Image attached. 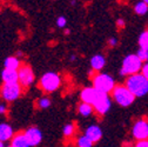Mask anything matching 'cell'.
<instances>
[{
  "label": "cell",
  "mask_w": 148,
  "mask_h": 147,
  "mask_svg": "<svg viewBox=\"0 0 148 147\" xmlns=\"http://www.w3.org/2000/svg\"><path fill=\"white\" fill-rule=\"evenodd\" d=\"M134 12L136 14H139V15H145L148 12V5L143 1V0H142V1H139L134 6Z\"/></svg>",
  "instance_id": "d6986e66"
},
{
  "label": "cell",
  "mask_w": 148,
  "mask_h": 147,
  "mask_svg": "<svg viewBox=\"0 0 148 147\" xmlns=\"http://www.w3.org/2000/svg\"><path fill=\"white\" fill-rule=\"evenodd\" d=\"M110 98L121 107H129L135 101L134 94L125 85H116L113 92L110 93Z\"/></svg>",
  "instance_id": "3957f363"
},
{
  "label": "cell",
  "mask_w": 148,
  "mask_h": 147,
  "mask_svg": "<svg viewBox=\"0 0 148 147\" xmlns=\"http://www.w3.org/2000/svg\"><path fill=\"white\" fill-rule=\"evenodd\" d=\"M85 135L93 144H95L102 138V131H101V128L98 125H90V126H88L86 128Z\"/></svg>",
  "instance_id": "7c38bea8"
},
{
  "label": "cell",
  "mask_w": 148,
  "mask_h": 147,
  "mask_svg": "<svg viewBox=\"0 0 148 147\" xmlns=\"http://www.w3.org/2000/svg\"><path fill=\"white\" fill-rule=\"evenodd\" d=\"M143 1H145V3H146V4L148 5V0H143Z\"/></svg>",
  "instance_id": "836d02e7"
},
{
  "label": "cell",
  "mask_w": 148,
  "mask_h": 147,
  "mask_svg": "<svg viewBox=\"0 0 148 147\" xmlns=\"http://www.w3.org/2000/svg\"><path fill=\"white\" fill-rule=\"evenodd\" d=\"M142 66L143 64L138 58L136 54H128L122 60V64L120 67V74L126 76V77L139 74V73H141Z\"/></svg>",
  "instance_id": "7a4b0ae2"
},
{
  "label": "cell",
  "mask_w": 148,
  "mask_h": 147,
  "mask_svg": "<svg viewBox=\"0 0 148 147\" xmlns=\"http://www.w3.org/2000/svg\"><path fill=\"white\" fill-rule=\"evenodd\" d=\"M106 65V58L102 54H95L90 59V67L92 72H100Z\"/></svg>",
  "instance_id": "5bb4252c"
},
{
  "label": "cell",
  "mask_w": 148,
  "mask_h": 147,
  "mask_svg": "<svg viewBox=\"0 0 148 147\" xmlns=\"http://www.w3.org/2000/svg\"><path fill=\"white\" fill-rule=\"evenodd\" d=\"M1 80L4 84H15L19 82V76H18V71H11L5 69L1 72Z\"/></svg>",
  "instance_id": "2e32d148"
},
{
  "label": "cell",
  "mask_w": 148,
  "mask_h": 147,
  "mask_svg": "<svg viewBox=\"0 0 148 147\" xmlns=\"http://www.w3.org/2000/svg\"><path fill=\"white\" fill-rule=\"evenodd\" d=\"M21 65L23 64L20 63L19 59H18V57H7L4 61V68L11 69V71H18Z\"/></svg>",
  "instance_id": "e0dca14e"
},
{
  "label": "cell",
  "mask_w": 148,
  "mask_h": 147,
  "mask_svg": "<svg viewBox=\"0 0 148 147\" xmlns=\"http://www.w3.org/2000/svg\"><path fill=\"white\" fill-rule=\"evenodd\" d=\"M92 84L93 87L103 93H112L113 89L115 88L116 84L113 77H110L107 73H97V74L92 78Z\"/></svg>",
  "instance_id": "277c9868"
},
{
  "label": "cell",
  "mask_w": 148,
  "mask_h": 147,
  "mask_svg": "<svg viewBox=\"0 0 148 147\" xmlns=\"http://www.w3.org/2000/svg\"><path fill=\"white\" fill-rule=\"evenodd\" d=\"M40 87L46 93H53L61 85V77L55 72H47L40 78Z\"/></svg>",
  "instance_id": "5b68a950"
},
{
  "label": "cell",
  "mask_w": 148,
  "mask_h": 147,
  "mask_svg": "<svg viewBox=\"0 0 148 147\" xmlns=\"http://www.w3.org/2000/svg\"><path fill=\"white\" fill-rule=\"evenodd\" d=\"M134 147H148V140H143V141H136Z\"/></svg>",
  "instance_id": "4316f807"
},
{
  "label": "cell",
  "mask_w": 148,
  "mask_h": 147,
  "mask_svg": "<svg viewBox=\"0 0 148 147\" xmlns=\"http://www.w3.org/2000/svg\"><path fill=\"white\" fill-rule=\"evenodd\" d=\"M77 145H78V147H92L94 144L92 142V141L84 134V135H80V137L78 138Z\"/></svg>",
  "instance_id": "44dd1931"
},
{
  "label": "cell",
  "mask_w": 148,
  "mask_h": 147,
  "mask_svg": "<svg viewBox=\"0 0 148 147\" xmlns=\"http://www.w3.org/2000/svg\"><path fill=\"white\" fill-rule=\"evenodd\" d=\"M125 24H126V23H125V20H123V19H118V20H116V26H118V27H120V28L125 27Z\"/></svg>",
  "instance_id": "f546056e"
},
{
  "label": "cell",
  "mask_w": 148,
  "mask_h": 147,
  "mask_svg": "<svg viewBox=\"0 0 148 147\" xmlns=\"http://www.w3.org/2000/svg\"><path fill=\"white\" fill-rule=\"evenodd\" d=\"M6 147H12V146H11V145H10V146H6Z\"/></svg>",
  "instance_id": "e575fe53"
},
{
  "label": "cell",
  "mask_w": 148,
  "mask_h": 147,
  "mask_svg": "<svg viewBox=\"0 0 148 147\" xmlns=\"http://www.w3.org/2000/svg\"><path fill=\"white\" fill-rule=\"evenodd\" d=\"M11 146L12 147H31L24 132H18L14 134L13 139L11 140Z\"/></svg>",
  "instance_id": "9a60e30c"
},
{
  "label": "cell",
  "mask_w": 148,
  "mask_h": 147,
  "mask_svg": "<svg viewBox=\"0 0 148 147\" xmlns=\"http://www.w3.org/2000/svg\"><path fill=\"white\" fill-rule=\"evenodd\" d=\"M78 111H79V113H80L82 117H85V118L90 117L92 114L95 112L93 106L89 105V104H85V102H81V104L78 106Z\"/></svg>",
  "instance_id": "ac0fdd59"
},
{
  "label": "cell",
  "mask_w": 148,
  "mask_h": 147,
  "mask_svg": "<svg viewBox=\"0 0 148 147\" xmlns=\"http://www.w3.org/2000/svg\"><path fill=\"white\" fill-rule=\"evenodd\" d=\"M14 137V132L11 125L6 124V122H1L0 124V141L1 142H6L12 140Z\"/></svg>",
  "instance_id": "4fadbf2b"
},
{
  "label": "cell",
  "mask_w": 148,
  "mask_h": 147,
  "mask_svg": "<svg viewBox=\"0 0 148 147\" xmlns=\"http://www.w3.org/2000/svg\"><path fill=\"white\" fill-rule=\"evenodd\" d=\"M97 93H98V91L93 86L85 87V88H82L81 93H80V99H81L82 102L89 104V105L93 106V104L95 101V98H97Z\"/></svg>",
  "instance_id": "8fae6325"
},
{
  "label": "cell",
  "mask_w": 148,
  "mask_h": 147,
  "mask_svg": "<svg viewBox=\"0 0 148 147\" xmlns=\"http://www.w3.org/2000/svg\"><path fill=\"white\" fill-rule=\"evenodd\" d=\"M125 86L132 92L135 98H142L148 94V80L141 73L127 77Z\"/></svg>",
  "instance_id": "6da1fadb"
},
{
  "label": "cell",
  "mask_w": 148,
  "mask_h": 147,
  "mask_svg": "<svg viewBox=\"0 0 148 147\" xmlns=\"http://www.w3.org/2000/svg\"><path fill=\"white\" fill-rule=\"evenodd\" d=\"M108 45H109L110 47L116 46V45H118V39H116V38H110V39H108Z\"/></svg>",
  "instance_id": "83f0119b"
},
{
  "label": "cell",
  "mask_w": 148,
  "mask_h": 147,
  "mask_svg": "<svg viewBox=\"0 0 148 147\" xmlns=\"http://www.w3.org/2000/svg\"><path fill=\"white\" fill-rule=\"evenodd\" d=\"M64 33H65V34H66V35H68V34H69V33H71V30H68V28H66V30H65V31H64Z\"/></svg>",
  "instance_id": "4dcf8cb0"
},
{
  "label": "cell",
  "mask_w": 148,
  "mask_h": 147,
  "mask_svg": "<svg viewBox=\"0 0 148 147\" xmlns=\"http://www.w3.org/2000/svg\"><path fill=\"white\" fill-rule=\"evenodd\" d=\"M66 25H67V19H66V18L64 15L58 16V19H57V26L59 28H64Z\"/></svg>",
  "instance_id": "d4e9b609"
},
{
  "label": "cell",
  "mask_w": 148,
  "mask_h": 147,
  "mask_svg": "<svg viewBox=\"0 0 148 147\" xmlns=\"http://www.w3.org/2000/svg\"><path fill=\"white\" fill-rule=\"evenodd\" d=\"M18 76H19V84L23 86V88H27L32 86L35 79L32 67L26 64H23L20 68L18 69Z\"/></svg>",
  "instance_id": "ba28073f"
},
{
  "label": "cell",
  "mask_w": 148,
  "mask_h": 147,
  "mask_svg": "<svg viewBox=\"0 0 148 147\" xmlns=\"http://www.w3.org/2000/svg\"><path fill=\"white\" fill-rule=\"evenodd\" d=\"M23 93V86L19 82L15 84H3L0 87V97L5 101H15Z\"/></svg>",
  "instance_id": "8992f818"
},
{
  "label": "cell",
  "mask_w": 148,
  "mask_h": 147,
  "mask_svg": "<svg viewBox=\"0 0 148 147\" xmlns=\"http://www.w3.org/2000/svg\"><path fill=\"white\" fill-rule=\"evenodd\" d=\"M110 106H112V98L109 97V94L98 91L95 101L93 104L95 113L99 114V115H105V114L108 113V111L110 109Z\"/></svg>",
  "instance_id": "52a82bcc"
},
{
  "label": "cell",
  "mask_w": 148,
  "mask_h": 147,
  "mask_svg": "<svg viewBox=\"0 0 148 147\" xmlns=\"http://www.w3.org/2000/svg\"><path fill=\"white\" fill-rule=\"evenodd\" d=\"M24 133H25L31 147L38 146L42 141V133H41V131L39 130V128L35 127V126H31V127L26 128Z\"/></svg>",
  "instance_id": "30bf717a"
},
{
  "label": "cell",
  "mask_w": 148,
  "mask_h": 147,
  "mask_svg": "<svg viewBox=\"0 0 148 147\" xmlns=\"http://www.w3.org/2000/svg\"><path fill=\"white\" fill-rule=\"evenodd\" d=\"M74 131H75V127H74V125L73 124H67V125H65L64 126V137H66V138H69V137H72L73 134H74Z\"/></svg>",
  "instance_id": "603a6c76"
},
{
  "label": "cell",
  "mask_w": 148,
  "mask_h": 147,
  "mask_svg": "<svg viewBox=\"0 0 148 147\" xmlns=\"http://www.w3.org/2000/svg\"><path fill=\"white\" fill-rule=\"evenodd\" d=\"M0 147H6V146H5V144H4V142L0 141Z\"/></svg>",
  "instance_id": "d6a6232c"
},
{
  "label": "cell",
  "mask_w": 148,
  "mask_h": 147,
  "mask_svg": "<svg viewBox=\"0 0 148 147\" xmlns=\"http://www.w3.org/2000/svg\"><path fill=\"white\" fill-rule=\"evenodd\" d=\"M141 74L148 80V63H146V64H143V66H142V69H141Z\"/></svg>",
  "instance_id": "484cf974"
},
{
  "label": "cell",
  "mask_w": 148,
  "mask_h": 147,
  "mask_svg": "<svg viewBox=\"0 0 148 147\" xmlns=\"http://www.w3.org/2000/svg\"><path fill=\"white\" fill-rule=\"evenodd\" d=\"M136 56H138V58L142 61V64L148 63V51H147V49L139 48L138 52H136Z\"/></svg>",
  "instance_id": "cb8c5ba5"
},
{
  "label": "cell",
  "mask_w": 148,
  "mask_h": 147,
  "mask_svg": "<svg viewBox=\"0 0 148 147\" xmlns=\"http://www.w3.org/2000/svg\"><path fill=\"white\" fill-rule=\"evenodd\" d=\"M132 135L138 141L148 140V120L139 119L132 127Z\"/></svg>",
  "instance_id": "9c48e42d"
},
{
  "label": "cell",
  "mask_w": 148,
  "mask_h": 147,
  "mask_svg": "<svg viewBox=\"0 0 148 147\" xmlns=\"http://www.w3.org/2000/svg\"><path fill=\"white\" fill-rule=\"evenodd\" d=\"M36 105H38L39 108L45 109V108H48L52 105V100L49 98H47V97H42V98L36 100Z\"/></svg>",
  "instance_id": "7402d4cb"
},
{
  "label": "cell",
  "mask_w": 148,
  "mask_h": 147,
  "mask_svg": "<svg viewBox=\"0 0 148 147\" xmlns=\"http://www.w3.org/2000/svg\"><path fill=\"white\" fill-rule=\"evenodd\" d=\"M138 44H139L140 48H143V49H147L148 51V31H143L139 35Z\"/></svg>",
  "instance_id": "ffe728a7"
},
{
  "label": "cell",
  "mask_w": 148,
  "mask_h": 147,
  "mask_svg": "<svg viewBox=\"0 0 148 147\" xmlns=\"http://www.w3.org/2000/svg\"><path fill=\"white\" fill-rule=\"evenodd\" d=\"M7 111V107L5 104H0V114H5Z\"/></svg>",
  "instance_id": "f1b7e54d"
},
{
  "label": "cell",
  "mask_w": 148,
  "mask_h": 147,
  "mask_svg": "<svg viewBox=\"0 0 148 147\" xmlns=\"http://www.w3.org/2000/svg\"><path fill=\"white\" fill-rule=\"evenodd\" d=\"M69 60H71V61H74V60H75V56H71Z\"/></svg>",
  "instance_id": "1f68e13d"
}]
</instances>
